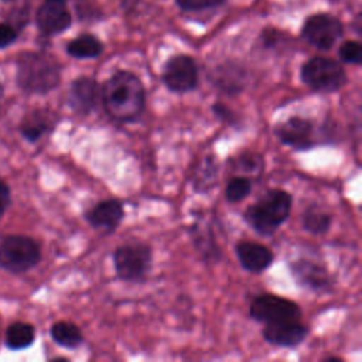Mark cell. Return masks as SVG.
I'll list each match as a JSON object with an SVG mask.
<instances>
[{
    "mask_svg": "<svg viewBox=\"0 0 362 362\" xmlns=\"http://www.w3.org/2000/svg\"><path fill=\"white\" fill-rule=\"evenodd\" d=\"M100 105L116 123H133L146 110V88L139 75L117 69L100 83Z\"/></svg>",
    "mask_w": 362,
    "mask_h": 362,
    "instance_id": "obj_1",
    "label": "cell"
},
{
    "mask_svg": "<svg viewBox=\"0 0 362 362\" xmlns=\"http://www.w3.org/2000/svg\"><path fill=\"white\" fill-rule=\"evenodd\" d=\"M293 195L281 188L267 189L243 212V221L259 236L270 238L288 219Z\"/></svg>",
    "mask_w": 362,
    "mask_h": 362,
    "instance_id": "obj_2",
    "label": "cell"
},
{
    "mask_svg": "<svg viewBox=\"0 0 362 362\" xmlns=\"http://www.w3.org/2000/svg\"><path fill=\"white\" fill-rule=\"evenodd\" d=\"M61 82V64L44 51L23 52L17 59L18 86L35 95H45L54 90Z\"/></svg>",
    "mask_w": 362,
    "mask_h": 362,
    "instance_id": "obj_3",
    "label": "cell"
},
{
    "mask_svg": "<svg viewBox=\"0 0 362 362\" xmlns=\"http://www.w3.org/2000/svg\"><path fill=\"white\" fill-rule=\"evenodd\" d=\"M112 260L117 279L126 283H140L151 272L153 249L144 240L130 239L116 246Z\"/></svg>",
    "mask_w": 362,
    "mask_h": 362,
    "instance_id": "obj_4",
    "label": "cell"
},
{
    "mask_svg": "<svg viewBox=\"0 0 362 362\" xmlns=\"http://www.w3.org/2000/svg\"><path fill=\"white\" fill-rule=\"evenodd\" d=\"M301 82L314 92L335 93L348 83V75L342 64L328 57H313L300 69Z\"/></svg>",
    "mask_w": 362,
    "mask_h": 362,
    "instance_id": "obj_5",
    "label": "cell"
},
{
    "mask_svg": "<svg viewBox=\"0 0 362 362\" xmlns=\"http://www.w3.org/2000/svg\"><path fill=\"white\" fill-rule=\"evenodd\" d=\"M41 259L40 245L24 235H10L0 242V267L10 273H25Z\"/></svg>",
    "mask_w": 362,
    "mask_h": 362,
    "instance_id": "obj_6",
    "label": "cell"
},
{
    "mask_svg": "<svg viewBox=\"0 0 362 362\" xmlns=\"http://www.w3.org/2000/svg\"><path fill=\"white\" fill-rule=\"evenodd\" d=\"M287 266L293 280L301 288L314 294H328L334 290L335 280L324 262L308 256H298L290 259Z\"/></svg>",
    "mask_w": 362,
    "mask_h": 362,
    "instance_id": "obj_7",
    "label": "cell"
},
{
    "mask_svg": "<svg viewBox=\"0 0 362 362\" xmlns=\"http://www.w3.org/2000/svg\"><path fill=\"white\" fill-rule=\"evenodd\" d=\"M164 86L177 95L195 90L199 83V69L195 59L187 54H177L168 58L161 69Z\"/></svg>",
    "mask_w": 362,
    "mask_h": 362,
    "instance_id": "obj_8",
    "label": "cell"
},
{
    "mask_svg": "<svg viewBox=\"0 0 362 362\" xmlns=\"http://www.w3.org/2000/svg\"><path fill=\"white\" fill-rule=\"evenodd\" d=\"M303 315L301 307L286 297L262 293L252 298L249 305V317L257 322H276L284 320H300Z\"/></svg>",
    "mask_w": 362,
    "mask_h": 362,
    "instance_id": "obj_9",
    "label": "cell"
},
{
    "mask_svg": "<svg viewBox=\"0 0 362 362\" xmlns=\"http://www.w3.org/2000/svg\"><path fill=\"white\" fill-rule=\"evenodd\" d=\"M273 133L281 144L296 151L311 150L320 143L315 123L311 119L298 115L288 116L287 119L276 123Z\"/></svg>",
    "mask_w": 362,
    "mask_h": 362,
    "instance_id": "obj_10",
    "label": "cell"
},
{
    "mask_svg": "<svg viewBox=\"0 0 362 362\" xmlns=\"http://www.w3.org/2000/svg\"><path fill=\"white\" fill-rule=\"evenodd\" d=\"M342 34L344 25L341 20L329 13L311 14L301 27L303 40L321 51H329Z\"/></svg>",
    "mask_w": 362,
    "mask_h": 362,
    "instance_id": "obj_11",
    "label": "cell"
},
{
    "mask_svg": "<svg viewBox=\"0 0 362 362\" xmlns=\"http://www.w3.org/2000/svg\"><path fill=\"white\" fill-rule=\"evenodd\" d=\"M66 103L81 117L92 115L100 105V83L92 76H78L69 85Z\"/></svg>",
    "mask_w": 362,
    "mask_h": 362,
    "instance_id": "obj_12",
    "label": "cell"
},
{
    "mask_svg": "<svg viewBox=\"0 0 362 362\" xmlns=\"http://www.w3.org/2000/svg\"><path fill=\"white\" fill-rule=\"evenodd\" d=\"M211 85L223 96L236 98L249 83V74L245 66L233 61H225L212 68L208 75Z\"/></svg>",
    "mask_w": 362,
    "mask_h": 362,
    "instance_id": "obj_13",
    "label": "cell"
},
{
    "mask_svg": "<svg viewBox=\"0 0 362 362\" xmlns=\"http://www.w3.org/2000/svg\"><path fill=\"white\" fill-rule=\"evenodd\" d=\"M310 334V327L300 320H284L264 324L262 329L263 339L280 348H297Z\"/></svg>",
    "mask_w": 362,
    "mask_h": 362,
    "instance_id": "obj_14",
    "label": "cell"
},
{
    "mask_svg": "<svg viewBox=\"0 0 362 362\" xmlns=\"http://www.w3.org/2000/svg\"><path fill=\"white\" fill-rule=\"evenodd\" d=\"M83 218L90 228L100 230L105 235H110L116 232V229L123 222L124 206L120 199L106 198L86 209Z\"/></svg>",
    "mask_w": 362,
    "mask_h": 362,
    "instance_id": "obj_15",
    "label": "cell"
},
{
    "mask_svg": "<svg viewBox=\"0 0 362 362\" xmlns=\"http://www.w3.org/2000/svg\"><path fill=\"white\" fill-rule=\"evenodd\" d=\"M188 233L195 252L205 263H216L222 259V247L218 242L212 221L197 218L188 228Z\"/></svg>",
    "mask_w": 362,
    "mask_h": 362,
    "instance_id": "obj_16",
    "label": "cell"
},
{
    "mask_svg": "<svg viewBox=\"0 0 362 362\" xmlns=\"http://www.w3.org/2000/svg\"><path fill=\"white\" fill-rule=\"evenodd\" d=\"M35 23L40 33L45 37L66 31L72 24L66 0H44L37 10Z\"/></svg>",
    "mask_w": 362,
    "mask_h": 362,
    "instance_id": "obj_17",
    "label": "cell"
},
{
    "mask_svg": "<svg viewBox=\"0 0 362 362\" xmlns=\"http://www.w3.org/2000/svg\"><path fill=\"white\" fill-rule=\"evenodd\" d=\"M235 255L240 267L252 274H262L274 262L273 252L255 240H239L235 245Z\"/></svg>",
    "mask_w": 362,
    "mask_h": 362,
    "instance_id": "obj_18",
    "label": "cell"
},
{
    "mask_svg": "<svg viewBox=\"0 0 362 362\" xmlns=\"http://www.w3.org/2000/svg\"><path fill=\"white\" fill-rule=\"evenodd\" d=\"M57 124V115L51 110H34L24 117L20 126L23 137L31 143L40 140L45 133L51 132Z\"/></svg>",
    "mask_w": 362,
    "mask_h": 362,
    "instance_id": "obj_19",
    "label": "cell"
},
{
    "mask_svg": "<svg viewBox=\"0 0 362 362\" xmlns=\"http://www.w3.org/2000/svg\"><path fill=\"white\" fill-rule=\"evenodd\" d=\"M229 167L232 171L239 173L240 175H246L252 178L253 182L262 178L264 171V158L262 154L256 151H242L235 157H230Z\"/></svg>",
    "mask_w": 362,
    "mask_h": 362,
    "instance_id": "obj_20",
    "label": "cell"
},
{
    "mask_svg": "<svg viewBox=\"0 0 362 362\" xmlns=\"http://www.w3.org/2000/svg\"><path fill=\"white\" fill-rule=\"evenodd\" d=\"M218 173H219V167H218L216 157L212 154L205 156L194 170L192 188L198 194H206L216 185Z\"/></svg>",
    "mask_w": 362,
    "mask_h": 362,
    "instance_id": "obj_21",
    "label": "cell"
},
{
    "mask_svg": "<svg viewBox=\"0 0 362 362\" xmlns=\"http://www.w3.org/2000/svg\"><path fill=\"white\" fill-rule=\"evenodd\" d=\"M65 49L75 59H93L103 52V42L96 35L85 33L71 40Z\"/></svg>",
    "mask_w": 362,
    "mask_h": 362,
    "instance_id": "obj_22",
    "label": "cell"
},
{
    "mask_svg": "<svg viewBox=\"0 0 362 362\" xmlns=\"http://www.w3.org/2000/svg\"><path fill=\"white\" fill-rule=\"evenodd\" d=\"M332 223V215L317 204L308 205L301 214V226L313 236L325 235Z\"/></svg>",
    "mask_w": 362,
    "mask_h": 362,
    "instance_id": "obj_23",
    "label": "cell"
},
{
    "mask_svg": "<svg viewBox=\"0 0 362 362\" xmlns=\"http://www.w3.org/2000/svg\"><path fill=\"white\" fill-rule=\"evenodd\" d=\"M51 338L55 344L66 349H76L83 344L82 329L71 321H57L49 329Z\"/></svg>",
    "mask_w": 362,
    "mask_h": 362,
    "instance_id": "obj_24",
    "label": "cell"
},
{
    "mask_svg": "<svg viewBox=\"0 0 362 362\" xmlns=\"http://www.w3.org/2000/svg\"><path fill=\"white\" fill-rule=\"evenodd\" d=\"M35 339V329L27 322H14L7 328L6 345L10 349L20 351L28 348Z\"/></svg>",
    "mask_w": 362,
    "mask_h": 362,
    "instance_id": "obj_25",
    "label": "cell"
},
{
    "mask_svg": "<svg viewBox=\"0 0 362 362\" xmlns=\"http://www.w3.org/2000/svg\"><path fill=\"white\" fill-rule=\"evenodd\" d=\"M252 189H253L252 178L238 174V175L230 177L226 181L223 195L229 204H238V202H242L243 199H246L250 195Z\"/></svg>",
    "mask_w": 362,
    "mask_h": 362,
    "instance_id": "obj_26",
    "label": "cell"
},
{
    "mask_svg": "<svg viewBox=\"0 0 362 362\" xmlns=\"http://www.w3.org/2000/svg\"><path fill=\"white\" fill-rule=\"evenodd\" d=\"M211 110L216 119H219L222 123L233 127V129H240L242 127V119L240 116L230 109L228 105L223 102H214L211 105Z\"/></svg>",
    "mask_w": 362,
    "mask_h": 362,
    "instance_id": "obj_27",
    "label": "cell"
},
{
    "mask_svg": "<svg viewBox=\"0 0 362 362\" xmlns=\"http://www.w3.org/2000/svg\"><path fill=\"white\" fill-rule=\"evenodd\" d=\"M338 57L345 64L359 65L362 62V45L359 41H344L338 48Z\"/></svg>",
    "mask_w": 362,
    "mask_h": 362,
    "instance_id": "obj_28",
    "label": "cell"
},
{
    "mask_svg": "<svg viewBox=\"0 0 362 362\" xmlns=\"http://www.w3.org/2000/svg\"><path fill=\"white\" fill-rule=\"evenodd\" d=\"M226 0H175V4L184 11H201L206 8L219 7Z\"/></svg>",
    "mask_w": 362,
    "mask_h": 362,
    "instance_id": "obj_29",
    "label": "cell"
},
{
    "mask_svg": "<svg viewBox=\"0 0 362 362\" xmlns=\"http://www.w3.org/2000/svg\"><path fill=\"white\" fill-rule=\"evenodd\" d=\"M18 37V31L13 24L0 23V49L11 45Z\"/></svg>",
    "mask_w": 362,
    "mask_h": 362,
    "instance_id": "obj_30",
    "label": "cell"
},
{
    "mask_svg": "<svg viewBox=\"0 0 362 362\" xmlns=\"http://www.w3.org/2000/svg\"><path fill=\"white\" fill-rule=\"evenodd\" d=\"M262 47L266 49H273L281 41V33L274 28H266L259 37Z\"/></svg>",
    "mask_w": 362,
    "mask_h": 362,
    "instance_id": "obj_31",
    "label": "cell"
},
{
    "mask_svg": "<svg viewBox=\"0 0 362 362\" xmlns=\"http://www.w3.org/2000/svg\"><path fill=\"white\" fill-rule=\"evenodd\" d=\"M10 201H11L10 188L3 180H0V205L7 209V206L10 205Z\"/></svg>",
    "mask_w": 362,
    "mask_h": 362,
    "instance_id": "obj_32",
    "label": "cell"
},
{
    "mask_svg": "<svg viewBox=\"0 0 362 362\" xmlns=\"http://www.w3.org/2000/svg\"><path fill=\"white\" fill-rule=\"evenodd\" d=\"M322 361H327V362H329V361H337V362H341V361H344L341 356H325V358H322Z\"/></svg>",
    "mask_w": 362,
    "mask_h": 362,
    "instance_id": "obj_33",
    "label": "cell"
},
{
    "mask_svg": "<svg viewBox=\"0 0 362 362\" xmlns=\"http://www.w3.org/2000/svg\"><path fill=\"white\" fill-rule=\"evenodd\" d=\"M3 93H4V89H3V85L0 83V99H1V96H3Z\"/></svg>",
    "mask_w": 362,
    "mask_h": 362,
    "instance_id": "obj_34",
    "label": "cell"
},
{
    "mask_svg": "<svg viewBox=\"0 0 362 362\" xmlns=\"http://www.w3.org/2000/svg\"><path fill=\"white\" fill-rule=\"evenodd\" d=\"M4 211H6V208H3L1 205H0V218L3 216V214H4Z\"/></svg>",
    "mask_w": 362,
    "mask_h": 362,
    "instance_id": "obj_35",
    "label": "cell"
},
{
    "mask_svg": "<svg viewBox=\"0 0 362 362\" xmlns=\"http://www.w3.org/2000/svg\"><path fill=\"white\" fill-rule=\"evenodd\" d=\"M3 1H13V0H3Z\"/></svg>",
    "mask_w": 362,
    "mask_h": 362,
    "instance_id": "obj_36",
    "label": "cell"
}]
</instances>
